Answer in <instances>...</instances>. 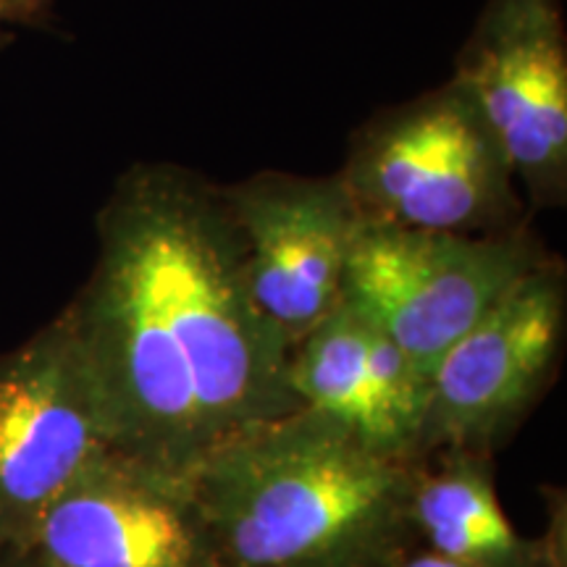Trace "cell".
<instances>
[{
	"label": "cell",
	"mask_w": 567,
	"mask_h": 567,
	"mask_svg": "<svg viewBox=\"0 0 567 567\" xmlns=\"http://www.w3.org/2000/svg\"><path fill=\"white\" fill-rule=\"evenodd\" d=\"M66 313L116 455L189 486L218 446L302 410L292 344L252 300L221 184L137 163L97 213V258Z\"/></svg>",
	"instance_id": "obj_1"
},
{
	"label": "cell",
	"mask_w": 567,
	"mask_h": 567,
	"mask_svg": "<svg viewBox=\"0 0 567 567\" xmlns=\"http://www.w3.org/2000/svg\"><path fill=\"white\" fill-rule=\"evenodd\" d=\"M417 481L413 460L302 408L218 446L189 494L213 567H386Z\"/></svg>",
	"instance_id": "obj_2"
},
{
	"label": "cell",
	"mask_w": 567,
	"mask_h": 567,
	"mask_svg": "<svg viewBox=\"0 0 567 567\" xmlns=\"http://www.w3.org/2000/svg\"><path fill=\"white\" fill-rule=\"evenodd\" d=\"M337 174L360 221L446 234L523 226L505 145L455 76L368 118Z\"/></svg>",
	"instance_id": "obj_3"
},
{
	"label": "cell",
	"mask_w": 567,
	"mask_h": 567,
	"mask_svg": "<svg viewBox=\"0 0 567 567\" xmlns=\"http://www.w3.org/2000/svg\"><path fill=\"white\" fill-rule=\"evenodd\" d=\"M544 258L526 224L499 234H446L358 218L342 297L365 310L431 384L450 347Z\"/></svg>",
	"instance_id": "obj_4"
},
{
	"label": "cell",
	"mask_w": 567,
	"mask_h": 567,
	"mask_svg": "<svg viewBox=\"0 0 567 567\" xmlns=\"http://www.w3.org/2000/svg\"><path fill=\"white\" fill-rule=\"evenodd\" d=\"M109 452L101 394L63 308L0 354V557L21 555L45 509Z\"/></svg>",
	"instance_id": "obj_5"
},
{
	"label": "cell",
	"mask_w": 567,
	"mask_h": 567,
	"mask_svg": "<svg viewBox=\"0 0 567 567\" xmlns=\"http://www.w3.org/2000/svg\"><path fill=\"white\" fill-rule=\"evenodd\" d=\"M455 80L499 134L534 208L567 197V34L563 0H486Z\"/></svg>",
	"instance_id": "obj_6"
},
{
	"label": "cell",
	"mask_w": 567,
	"mask_h": 567,
	"mask_svg": "<svg viewBox=\"0 0 567 567\" xmlns=\"http://www.w3.org/2000/svg\"><path fill=\"white\" fill-rule=\"evenodd\" d=\"M557 260L520 276L431 373L421 450H476L520 417L557 363L565 337Z\"/></svg>",
	"instance_id": "obj_7"
},
{
	"label": "cell",
	"mask_w": 567,
	"mask_h": 567,
	"mask_svg": "<svg viewBox=\"0 0 567 567\" xmlns=\"http://www.w3.org/2000/svg\"><path fill=\"white\" fill-rule=\"evenodd\" d=\"M245 247L255 305L292 350L342 300L344 266L358 224L339 174L258 172L221 184Z\"/></svg>",
	"instance_id": "obj_8"
},
{
	"label": "cell",
	"mask_w": 567,
	"mask_h": 567,
	"mask_svg": "<svg viewBox=\"0 0 567 567\" xmlns=\"http://www.w3.org/2000/svg\"><path fill=\"white\" fill-rule=\"evenodd\" d=\"M38 567H213L189 486L109 452L34 526Z\"/></svg>",
	"instance_id": "obj_9"
},
{
	"label": "cell",
	"mask_w": 567,
	"mask_h": 567,
	"mask_svg": "<svg viewBox=\"0 0 567 567\" xmlns=\"http://www.w3.org/2000/svg\"><path fill=\"white\" fill-rule=\"evenodd\" d=\"M289 384L302 408L350 429L381 455L415 460L421 452L429 379L344 297L295 347Z\"/></svg>",
	"instance_id": "obj_10"
},
{
	"label": "cell",
	"mask_w": 567,
	"mask_h": 567,
	"mask_svg": "<svg viewBox=\"0 0 567 567\" xmlns=\"http://www.w3.org/2000/svg\"><path fill=\"white\" fill-rule=\"evenodd\" d=\"M436 555L467 567H538V544L515 534L492 481L473 460L417 481L410 507Z\"/></svg>",
	"instance_id": "obj_11"
},
{
	"label": "cell",
	"mask_w": 567,
	"mask_h": 567,
	"mask_svg": "<svg viewBox=\"0 0 567 567\" xmlns=\"http://www.w3.org/2000/svg\"><path fill=\"white\" fill-rule=\"evenodd\" d=\"M59 0H0V48L17 38L24 27H48Z\"/></svg>",
	"instance_id": "obj_12"
},
{
	"label": "cell",
	"mask_w": 567,
	"mask_h": 567,
	"mask_svg": "<svg viewBox=\"0 0 567 567\" xmlns=\"http://www.w3.org/2000/svg\"><path fill=\"white\" fill-rule=\"evenodd\" d=\"M400 567H467L463 563H455V559L436 555V551H429V555H417L413 559H405Z\"/></svg>",
	"instance_id": "obj_13"
},
{
	"label": "cell",
	"mask_w": 567,
	"mask_h": 567,
	"mask_svg": "<svg viewBox=\"0 0 567 567\" xmlns=\"http://www.w3.org/2000/svg\"><path fill=\"white\" fill-rule=\"evenodd\" d=\"M0 567H38V565L21 555H11V557H0Z\"/></svg>",
	"instance_id": "obj_14"
}]
</instances>
